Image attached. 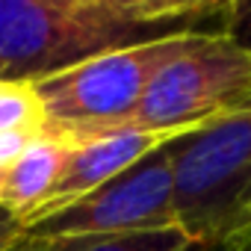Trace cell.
<instances>
[{
	"mask_svg": "<svg viewBox=\"0 0 251 251\" xmlns=\"http://www.w3.org/2000/svg\"><path fill=\"white\" fill-rule=\"evenodd\" d=\"M230 0H0V80L36 83L186 33H222Z\"/></svg>",
	"mask_w": 251,
	"mask_h": 251,
	"instance_id": "1",
	"label": "cell"
},
{
	"mask_svg": "<svg viewBox=\"0 0 251 251\" xmlns=\"http://www.w3.org/2000/svg\"><path fill=\"white\" fill-rule=\"evenodd\" d=\"M204 33L172 36L136 48H124L36 80L45 112V130L59 133L71 142L92 139L109 130H121L142 103L154 77L177 59Z\"/></svg>",
	"mask_w": 251,
	"mask_h": 251,
	"instance_id": "2",
	"label": "cell"
},
{
	"mask_svg": "<svg viewBox=\"0 0 251 251\" xmlns=\"http://www.w3.org/2000/svg\"><path fill=\"white\" fill-rule=\"evenodd\" d=\"M175 219L198 245L225 248L251 192V106L172 139Z\"/></svg>",
	"mask_w": 251,
	"mask_h": 251,
	"instance_id": "3",
	"label": "cell"
},
{
	"mask_svg": "<svg viewBox=\"0 0 251 251\" xmlns=\"http://www.w3.org/2000/svg\"><path fill=\"white\" fill-rule=\"evenodd\" d=\"M251 98V53L222 33H204L148 86L124 127L186 136L236 112Z\"/></svg>",
	"mask_w": 251,
	"mask_h": 251,
	"instance_id": "4",
	"label": "cell"
},
{
	"mask_svg": "<svg viewBox=\"0 0 251 251\" xmlns=\"http://www.w3.org/2000/svg\"><path fill=\"white\" fill-rule=\"evenodd\" d=\"M177 227L175 219V177L172 142L151 151L145 160L106 180L95 192L68 204L65 210L24 227L27 239L50 242L65 236H106Z\"/></svg>",
	"mask_w": 251,
	"mask_h": 251,
	"instance_id": "5",
	"label": "cell"
},
{
	"mask_svg": "<svg viewBox=\"0 0 251 251\" xmlns=\"http://www.w3.org/2000/svg\"><path fill=\"white\" fill-rule=\"evenodd\" d=\"M172 139H177V136L121 127V130H109V133L74 142V151L68 157V166H65L59 183L45 198V204L24 222V227L65 210L68 204L80 201L83 195L95 192L106 180L118 177L121 172H127L130 166H136L139 160H145L151 151H157L160 145H166Z\"/></svg>",
	"mask_w": 251,
	"mask_h": 251,
	"instance_id": "6",
	"label": "cell"
},
{
	"mask_svg": "<svg viewBox=\"0 0 251 251\" xmlns=\"http://www.w3.org/2000/svg\"><path fill=\"white\" fill-rule=\"evenodd\" d=\"M74 151V142L42 130L27 151L6 169V183H3V210L21 219V225L45 204V198L53 192L59 183L68 157Z\"/></svg>",
	"mask_w": 251,
	"mask_h": 251,
	"instance_id": "7",
	"label": "cell"
},
{
	"mask_svg": "<svg viewBox=\"0 0 251 251\" xmlns=\"http://www.w3.org/2000/svg\"><path fill=\"white\" fill-rule=\"evenodd\" d=\"M42 245L45 251H210L207 245H198L183 227L106 233V236H65V239H50Z\"/></svg>",
	"mask_w": 251,
	"mask_h": 251,
	"instance_id": "8",
	"label": "cell"
},
{
	"mask_svg": "<svg viewBox=\"0 0 251 251\" xmlns=\"http://www.w3.org/2000/svg\"><path fill=\"white\" fill-rule=\"evenodd\" d=\"M45 130V112L33 83L0 80V133Z\"/></svg>",
	"mask_w": 251,
	"mask_h": 251,
	"instance_id": "9",
	"label": "cell"
},
{
	"mask_svg": "<svg viewBox=\"0 0 251 251\" xmlns=\"http://www.w3.org/2000/svg\"><path fill=\"white\" fill-rule=\"evenodd\" d=\"M225 39H230L236 48L251 53V0H230L227 18H225Z\"/></svg>",
	"mask_w": 251,
	"mask_h": 251,
	"instance_id": "10",
	"label": "cell"
},
{
	"mask_svg": "<svg viewBox=\"0 0 251 251\" xmlns=\"http://www.w3.org/2000/svg\"><path fill=\"white\" fill-rule=\"evenodd\" d=\"M42 130H12V133H0V169H9L24 151L27 145L39 136Z\"/></svg>",
	"mask_w": 251,
	"mask_h": 251,
	"instance_id": "11",
	"label": "cell"
},
{
	"mask_svg": "<svg viewBox=\"0 0 251 251\" xmlns=\"http://www.w3.org/2000/svg\"><path fill=\"white\" fill-rule=\"evenodd\" d=\"M24 236V225L18 216H12L9 210L0 207V251H6L12 242H18Z\"/></svg>",
	"mask_w": 251,
	"mask_h": 251,
	"instance_id": "12",
	"label": "cell"
},
{
	"mask_svg": "<svg viewBox=\"0 0 251 251\" xmlns=\"http://www.w3.org/2000/svg\"><path fill=\"white\" fill-rule=\"evenodd\" d=\"M225 248H227V251H251V225L242 227L239 233H233Z\"/></svg>",
	"mask_w": 251,
	"mask_h": 251,
	"instance_id": "13",
	"label": "cell"
},
{
	"mask_svg": "<svg viewBox=\"0 0 251 251\" xmlns=\"http://www.w3.org/2000/svg\"><path fill=\"white\" fill-rule=\"evenodd\" d=\"M6 251H45V245H42V242H36V239L21 236V239H18V242H12Z\"/></svg>",
	"mask_w": 251,
	"mask_h": 251,
	"instance_id": "14",
	"label": "cell"
},
{
	"mask_svg": "<svg viewBox=\"0 0 251 251\" xmlns=\"http://www.w3.org/2000/svg\"><path fill=\"white\" fill-rule=\"evenodd\" d=\"M251 225V192H248V198H245V204H242V213H239V230L242 227H248ZM236 230V233H239Z\"/></svg>",
	"mask_w": 251,
	"mask_h": 251,
	"instance_id": "15",
	"label": "cell"
},
{
	"mask_svg": "<svg viewBox=\"0 0 251 251\" xmlns=\"http://www.w3.org/2000/svg\"><path fill=\"white\" fill-rule=\"evenodd\" d=\"M3 183H6V169H0V207H3Z\"/></svg>",
	"mask_w": 251,
	"mask_h": 251,
	"instance_id": "16",
	"label": "cell"
},
{
	"mask_svg": "<svg viewBox=\"0 0 251 251\" xmlns=\"http://www.w3.org/2000/svg\"><path fill=\"white\" fill-rule=\"evenodd\" d=\"M219 251H227V248H219Z\"/></svg>",
	"mask_w": 251,
	"mask_h": 251,
	"instance_id": "17",
	"label": "cell"
}]
</instances>
